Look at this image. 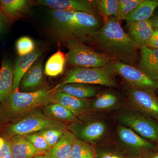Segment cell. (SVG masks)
Listing matches in <instances>:
<instances>
[{
    "label": "cell",
    "mask_w": 158,
    "mask_h": 158,
    "mask_svg": "<svg viewBox=\"0 0 158 158\" xmlns=\"http://www.w3.org/2000/svg\"><path fill=\"white\" fill-rule=\"evenodd\" d=\"M48 12L51 33L63 42L71 39L90 42L103 24V19L97 15L51 9Z\"/></svg>",
    "instance_id": "1"
},
{
    "label": "cell",
    "mask_w": 158,
    "mask_h": 158,
    "mask_svg": "<svg viewBox=\"0 0 158 158\" xmlns=\"http://www.w3.org/2000/svg\"><path fill=\"white\" fill-rule=\"evenodd\" d=\"M90 43L110 61L134 65L139 59L140 47L125 32L116 17H111L104 23Z\"/></svg>",
    "instance_id": "2"
},
{
    "label": "cell",
    "mask_w": 158,
    "mask_h": 158,
    "mask_svg": "<svg viewBox=\"0 0 158 158\" xmlns=\"http://www.w3.org/2000/svg\"><path fill=\"white\" fill-rule=\"evenodd\" d=\"M49 86L37 91L24 92L19 88L11 91L5 104V111L10 117H21L27 113L42 107L49 102V98L53 93Z\"/></svg>",
    "instance_id": "3"
},
{
    "label": "cell",
    "mask_w": 158,
    "mask_h": 158,
    "mask_svg": "<svg viewBox=\"0 0 158 158\" xmlns=\"http://www.w3.org/2000/svg\"><path fill=\"white\" fill-rule=\"evenodd\" d=\"M116 75L109 65L100 68L71 67L67 70L62 82L56 87L70 83L116 87Z\"/></svg>",
    "instance_id": "4"
},
{
    "label": "cell",
    "mask_w": 158,
    "mask_h": 158,
    "mask_svg": "<svg viewBox=\"0 0 158 158\" xmlns=\"http://www.w3.org/2000/svg\"><path fill=\"white\" fill-rule=\"evenodd\" d=\"M65 43L68 50L66 54V64L70 68H100L107 66L111 61L104 54L77 40H69Z\"/></svg>",
    "instance_id": "5"
},
{
    "label": "cell",
    "mask_w": 158,
    "mask_h": 158,
    "mask_svg": "<svg viewBox=\"0 0 158 158\" xmlns=\"http://www.w3.org/2000/svg\"><path fill=\"white\" fill-rule=\"evenodd\" d=\"M116 119L121 125L128 128L142 138L158 143V122L132 108L120 110Z\"/></svg>",
    "instance_id": "6"
},
{
    "label": "cell",
    "mask_w": 158,
    "mask_h": 158,
    "mask_svg": "<svg viewBox=\"0 0 158 158\" xmlns=\"http://www.w3.org/2000/svg\"><path fill=\"white\" fill-rule=\"evenodd\" d=\"M54 127H67L62 122L57 121L46 116L42 111L35 109L25 115L9 127L8 132L11 138L20 135H24L31 133Z\"/></svg>",
    "instance_id": "7"
},
{
    "label": "cell",
    "mask_w": 158,
    "mask_h": 158,
    "mask_svg": "<svg viewBox=\"0 0 158 158\" xmlns=\"http://www.w3.org/2000/svg\"><path fill=\"white\" fill-rule=\"evenodd\" d=\"M80 120V122L71 123L67 127L78 139L90 144H96L108 134L109 126L102 118L93 117Z\"/></svg>",
    "instance_id": "8"
},
{
    "label": "cell",
    "mask_w": 158,
    "mask_h": 158,
    "mask_svg": "<svg viewBox=\"0 0 158 158\" xmlns=\"http://www.w3.org/2000/svg\"><path fill=\"white\" fill-rule=\"evenodd\" d=\"M123 87L128 102L132 109L153 118L158 122V97L152 90L131 87Z\"/></svg>",
    "instance_id": "9"
},
{
    "label": "cell",
    "mask_w": 158,
    "mask_h": 158,
    "mask_svg": "<svg viewBox=\"0 0 158 158\" xmlns=\"http://www.w3.org/2000/svg\"><path fill=\"white\" fill-rule=\"evenodd\" d=\"M116 75L119 76L126 84L134 88L158 90V82L153 80L138 67L125 62L111 61L109 64Z\"/></svg>",
    "instance_id": "10"
},
{
    "label": "cell",
    "mask_w": 158,
    "mask_h": 158,
    "mask_svg": "<svg viewBox=\"0 0 158 158\" xmlns=\"http://www.w3.org/2000/svg\"><path fill=\"white\" fill-rule=\"evenodd\" d=\"M33 4L53 10L78 11L98 15L96 0H37L34 1Z\"/></svg>",
    "instance_id": "11"
},
{
    "label": "cell",
    "mask_w": 158,
    "mask_h": 158,
    "mask_svg": "<svg viewBox=\"0 0 158 158\" xmlns=\"http://www.w3.org/2000/svg\"><path fill=\"white\" fill-rule=\"evenodd\" d=\"M118 143L127 149L143 153L153 149L157 144L138 135L128 128L119 125L116 129Z\"/></svg>",
    "instance_id": "12"
},
{
    "label": "cell",
    "mask_w": 158,
    "mask_h": 158,
    "mask_svg": "<svg viewBox=\"0 0 158 158\" xmlns=\"http://www.w3.org/2000/svg\"><path fill=\"white\" fill-rule=\"evenodd\" d=\"M40 58L34 62L23 77L19 85L22 92H34L45 87L44 70Z\"/></svg>",
    "instance_id": "13"
},
{
    "label": "cell",
    "mask_w": 158,
    "mask_h": 158,
    "mask_svg": "<svg viewBox=\"0 0 158 158\" xmlns=\"http://www.w3.org/2000/svg\"><path fill=\"white\" fill-rule=\"evenodd\" d=\"M50 102L59 103L65 107L77 117L90 110V101L87 99L77 98L63 92H53L49 98Z\"/></svg>",
    "instance_id": "14"
},
{
    "label": "cell",
    "mask_w": 158,
    "mask_h": 158,
    "mask_svg": "<svg viewBox=\"0 0 158 158\" xmlns=\"http://www.w3.org/2000/svg\"><path fill=\"white\" fill-rule=\"evenodd\" d=\"M120 95L112 90L100 91L95 98L90 101V110L95 112H106L117 110L121 106Z\"/></svg>",
    "instance_id": "15"
},
{
    "label": "cell",
    "mask_w": 158,
    "mask_h": 158,
    "mask_svg": "<svg viewBox=\"0 0 158 158\" xmlns=\"http://www.w3.org/2000/svg\"><path fill=\"white\" fill-rule=\"evenodd\" d=\"M33 5L28 0H0V9L9 23L28 14Z\"/></svg>",
    "instance_id": "16"
},
{
    "label": "cell",
    "mask_w": 158,
    "mask_h": 158,
    "mask_svg": "<svg viewBox=\"0 0 158 158\" xmlns=\"http://www.w3.org/2000/svg\"><path fill=\"white\" fill-rule=\"evenodd\" d=\"M140 58L138 68L155 81L158 80V49L146 45L140 47Z\"/></svg>",
    "instance_id": "17"
},
{
    "label": "cell",
    "mask_w": 158,
    "mask_h": 158,
    "mask_svg": "<svg viewBox=\"0 0 158 158\" xmlns=\"http://www.w3.org/2000/svg\"><path fill=\"white\" fill-rule=\"evenodd\" d=\"M100 89L98 85L74 83L56 86L52 90L53 92H63L77 98L87 99L96 96Z\"/></svg>",
    "instance_id": "18"
},
{
    "label": "cell",
    "mask_w": 158,
    "mask_h": 158,
    "mask_svg": "<svg viewBox=\"0 0 158 158\" xmlns=\"http://www.w3.org/2000/svg\"><path fill=\"white\" fill-rule=\"evenodd\" d=\"M127 26L128 35L140 47L146 45L155 31L150 19L132 23Z\"/></svg>",
    "instance_id": "19"
},
{
    "label": "cell",
    "mask_w": 158,
    "mask_h": 158,
    "mask_svg": "<svg viewBox=\"0 0 158 158\" xmlns=\"http://www.w3.org/2000/svg\"><path fill=\"white\" fill-rule=\"evenodd\" d=\"M43 51L40 49H35L31 53L19 56L14 66V81L12 90L19 88L21 81L24 75L32 65L40 58Z\"/></svg>",
    "instance_id": "20"
},
{
    "label": "cell",
    "mask_w": 158,
    "mask_h": 158,
    "mask_svg": "<svg viewBox=\"0 0 158 158\" xmlns=\"http://www.w3.org/2000/svg\"><path fill=\"white\" fill-rule=\"evenodd\" d=\"M14 65L9 59H4L0 68V102L4 104L12 91Z\"/></svg>",
    "instance_id": "21"
},
{
    "label": "cell",
    "mask_w": 158,
    "mask_h": 158,
    "mask_svg": "<svg viewBox=\"0 0 158 158\" xmlns=\"http://www.w3.org/2000/svg\"><path fill=\"white\" fill-rule=\"evenodd\" d=\"M10 143L13 158H32L44 154V152L34 147L23 136H13Z\"/></svg>",
    "instance_id": "22"
},
{
    "label": "cell",
    "mask_w": 158,
    "mask_h": 158,
    "mask_svg": "<svg viewBox=\"0 0 158 158\" xmlns=\"http://www.w3.org/2000/svg\"><path fill=\"white\" fill-rule=\"evenodd\" d=\"M77 138L73 133L66 130L58 143L46 152L44 155L48 158H70L73 146Z\"/></svg>",
    "instance_id": "23"
},
{
    "label": "cell",
    "mask_w": 158,
    "mask_h": 158,
    "mask_svg": "<svg viewBox=\"0 0 158 158\" xmlns=\"http://www.w3.org/2000/svg\"><path fill=\"white\" fill-rule=\"evenodd\" d=\"M158 7V0H144L134 11L126 17L127 25L132 23L150 19Z\"/></svg>",
    "instance_id": "24"
},
{
    "label": "cell",
    "mask_w": 158,
    "mask_h": 158,
    "mask_svg": "<svg viewBox=\"0 0 158 158\" xmlns=\"http://www.w3.org/2000/svg\"><path fill=\"white\" fill-rule=\"evenodd\" d=\"M42 112L48 117L60 122H80L81 120L69 110L59 103L50 102L43 106Z\"/></svg>",
    "instance_id": "25"
},
{
    "label": "cell",
    "mask_w": 158,
    "mask_h": 158,
    "mask_svg": "<svg viewBox=\"0 0 158 158\" xmlns=\"http://www.w3.org/2000/svg\"><path fill=\"white\" fill-rule=\"evenodd\" d=\"M66 64V55L59 49L48 59L44 66V73L49 77L58 76L64 72Z\"/></svg>",
    "instance_id": "26"
},
{
    "label": "cell",
    "mask_w": 158,
    "mask_h": 158,
    "mask_svg": "<svg viewBox=\"0 0 158 158\" xmlns=\"http://www.w3.org/2000/svg\"><path fill=\"white\" fill-rule=\"evenodd\" d=\"M98 14L102 18L103 23L110 18L116 17L118 0H96Z\"/></svg>",
    "instance_id": "27"
},
{
    "label": "cell",
    "mask_w": 158,
    "mask_h": 158,
    "mask_svg": "<svg viewBox=\"0 0 158 158\" xmlns=\"http://www.w3.org/2000/svg\"><path fill=\"white\" fill-rule=\"evenodd\" d=\"M71 158H95V150L92 144L77 138L74 142Z\"/></svg>",
    "instance_id": "28"
},
{
    "label": "cell",
    "mask_w": 158,
    "mask_h": 158,
    "mask_svg": "<svg viewBox=\"0 0 158 158\" xmlns=\"http://www.w3.org/2000/svg\"><path fill=\"white\" fill-rule=\"evenodd\" d=\"M144 0H118L116 18L120 21L125 20L128 15L134 11Z\"/></svg>",
    "instance_id": "29"
},
{
    "label": "cell",
    "mask_w": 158,
    "mask_h": 158,
    "mask_svg": "<svg viewBox=\"0 0 158 158\" xmlns=\"http://www.w3.org/2000/svg\"><path fill=\"white\" fill-rule=\"evenodd\" d=\"M66 127H54L39 132L51 148L58 143L66 131Z\"/></svg>",
    "instance_id": "30"
},
{
    "label": "cell",
    "mask_w": 158,
    "mask_h": 158,
    "mask_svg": "<svg viewBox=\"0 0 158 158\" xmlns=\"http://www.w3.org/2000/svg\"><path fill=\"white\" fill-rule=\"evenodd\" d=\"M16 49L19 56H25L35 50V43L31 37L26 36L20 37L16 43Z\"/></svg>",
    "instance_id": "31"
},
{
    "label": "cell",
    "mask_w": 158,
    "mask_h": 158,
    "mask_svg": "<svg viewBox=\"0 0 158 158\" xmlns=\"http://www.w3.org/2000/svg\"><path fill=\"white\" fill-rule=\"evenodd\" d=\"M23 136L34 147L44 153L51 148L45 139L39 132L31 133Z\"/></svg>",
    "instance_id": "32"
},
{
    "label": "cell",
    "mask_w": 158,
    "mask_h": 158,
    "mask_svg": "<svg viewBox=\"0 0 158 158\" xmlns=\"http://www.w3.org/2000/svg\"><path fill=\"white\" fill-rule=\"evenodd\" d=\"M0 158H13L10 141H5L2 147L0 149Z\"/></svg>",
    "instance_id": "33"
},
{
    "label": "cell",
    "mask_w": 158,
    "mask_h": 158,
    "mask_svg": "<svg viewBox=\"0 0 158 158\" xmlns=\"http://www.w3.org/2000/svg\"><path fill=\"white\" fill-rule=\"evenodd\" d=\"M9 23V20L0 9V37L6 33Z\"/></svg>",
    "instance_id": "34"
},
{
    "label": "cell",
    "mask_w": 158,
    "mask_h": 158,
    "mask_svg": "<svg viewBox=\"0 0 158 158\" xmlns=\"http://www.w3.org/2000/svg\"><path fill=\"white\" fill-rule=\"evenodd\" d=\"M150 48L158 49V30L155 29L154 32L146 44Z\"/></svg>",
    "instance_id": "35"
},
{
    "label": "cell",
    "mask_w": 158,
    "mask_h": 158,
    "mask_svg": "<svg viewBox=\"0 0 158 158\" xmlns=\"http://www.w3.org/2000/svg\"><path fill=\"white\" fill-rule=\"evenodd\" d=\"M143 158H158V145L144 154Z\"/></svg>",
    "instance_id": "36"
},
{
    "label": "cell",
    "mask_w": 158,
    "mask_h": 158,
    "mask_svg": "<svg viewBox=\"0 0 158 158\" xmlns=\"http://www.w3.org/2000/svg\"><path fill=\"white\" fill-rule=\"evenodd\" d=\"M97 158H122L121 157L111 153H104L100 155Z\"/></svg>",
    "instance_id": "37"
},
{
    "label": "cell",
    "mask_w": 158,
    "mask_h": 158,
    "mask_svg": "<svg viewBox=\"0 0 158 158\" xmlns=\"http://www.w3.org/2000/svg\"><path fill=\"white\" fill-rule=\"evenodd\" d=\"M150 20L152 23L154 28L158 30V12Z\"/></svg>",
    "instance_id": "38"
},
{
    "label": "cell",
    "mask_w": 158,
    "mask_h": 158,
    "mask_svg": "<svg viewBox=\"0 0 158 158\" xmlns=\"http://www.w3.org/2000/svg\"><path fill=\"white\" fill-rule=\"evenodd\" d=\"M32 158H48L44 154L42 155H38L37 156H35L34 157Z\"/></svg>",
    "instance_id": "39"
},
{
    "label": "cell",
    "mask_w": 158,
    "mask_h": 158,
    "mask_svg": "<svg viewBox=\"0 0 158 158\" xmlns=\"http://www.w3.org/2000/svg\"><path fill=\"white\" fill-rule=\"evenodd\" d=\"M5 140L2 138H0V149L2 147L3 144L5 143Z\"/></svg>",
    "instance_id": "40"
},
{
    "label": "cell",
    "mask_w": 158,
    "mask_h": 158,
    "mask_svg": "<svg viewBox=\"0 0 158 158\" xmlns=\"http://www.w3.org/2000/svg\"></svg>",
    "instance_id": "41"
}]
</instances>
